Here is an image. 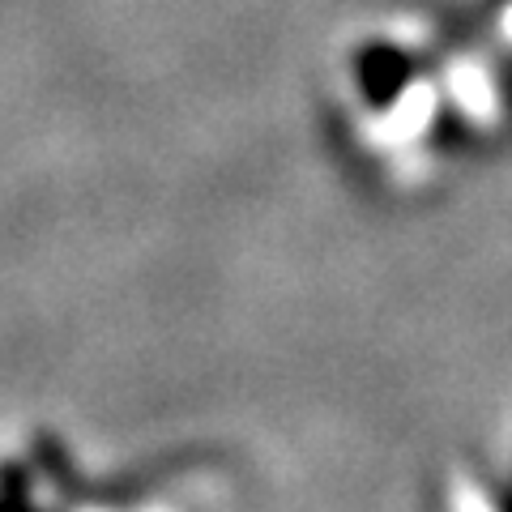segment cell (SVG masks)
<instances>
[{"mask_svg":"<svg viewBox=\"0 0 512 512\" xmlns=\"http://www.w3.org/2000/svg\"><path fill=\"white\" fill-rule=\"evenodd\" d=\"M0 512H5V508H0Z\"/></svg>","mask_w":512,"mask_h":512,"instance_id":"obj_1","label":"cell"}]
</instances>
